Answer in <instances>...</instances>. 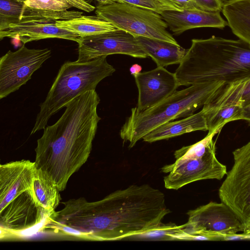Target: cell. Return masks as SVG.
I'll use <instances>...</instances> for the list:
<instances>
[{
	"label": "cell",
	"mask_w": 250,
	"mask_h": 250,
	"mask_svg": "<svg viewBox=\"0 0 250 250\" xmlns=\"http://www.w3.org/2000/svg\"><path fill=\"white\" fill-rule=\"evenodd\" d=\"M51 55L48 48L29 49L24 45L0 58V99L18 90L31 79Z\"/></svg>",
	"instance_id": "obj_10"
},
{
	"label": "cell",
	"mask_w": 250,
	"mask_h": 250,
	"mask_svg": "<svg viewBox=\"0 0 250 250\" xmlns=\"http://www.w3.org/2000/svg\"><path fill=\"white\" fill-rule=\"evenodd\" d=\"M102 56L85 62H67L59 70L44 101L40 104L31 135L43 129L50 118L78 96L95 90L115 69Z\"/></svg>",
	"instance_id": "obj_5"
},
{
	"label": "cell",
	"mask_w": 250,
	"mask_h": 250,
	"mask_svg": "<svg viewBox=\"0 0 250 250\" xmlns=\"http://www.w3.org/2000/svg\"><path fill=\"white\" fill-rule=\"evenodd\" d=\"M170 30L175 35L193 28L212 27L223 29L228 25L219 12H208L200 9L183 11L167 10L161 14Z\"/></svg>",
	"instance_id": "obj_15"
},
{
	"label": "cell",
	"mask_w": 250,
	"mask_h": 250,
	"mask_svg": "<svg viewBox=\"0 0 250 250\" xmlns=\"http://www.w3.org/2000/svg\"><path fill=\"white\" fill-rule=\"evenodd\" d=\"M95 90L78 96L66 106L60 119L43 129L37 140L36 168L46 173L60 191L86 162L101 118Z\"/></svg>",
	"instance_id": "obj_1"
},
{
	"label": "cell",
	"mask_w": 250,
	"mask_h": 250,
	"mask_svg": "<svg viewBox=\"0 0 250 250\" xmlns=\"http://www.w3.org/2000/svg\"></svg>",
	"instance_id": "obj_33"
},
{
	"label": "cell",
	"mask_w": 250,
	"mask_h": 250,
	"mask_svg": "<svg viewBox=\"0 0 250 250\" xmlns=\"http://www.w3.org/2000/svg\"><path fill=\"white\" fill-rule=\"evenodd\" d=\"M129 70L130 74L134 76L141 72L142 67L137 63L134 64L130 67Z\"/></svg>",
	"instance_id": "obj_29"
},
{
	"label": "cell",
	"mask_w": 250,
	"mask_h": 250,
	"mask_svg": "<svg viewBox=\"0 0 250 250\" xmlns=\"http://www.w3.org/2000/svg\"><path fill=\"white\" fill-rule=\"evenodd\" d=\"M34 162L21 160L0 166V228L20 233L44 222L47 213L33 189Z\"/></svg>",
	"instance_id": "obj_3"
},
{
	"label": "cell",
	"mask_w": 250,
	"mask_h": 250,
	"mask_svg": "<svg viewBox=\"0 0 250 250\" xmlns=\"http://www.w3.org/2000/svg\"><path fill=\"white\" fill-rule=\"evenodd\" d=\"M185 230L192 240H227L241 238L245 227L223 202H210L187 212Z\"/></svg>",
	"instance_id": "obj_8"
},
{
	"label": "cell",
	"mask_w": 250,
	"mask_h": 250,
	"mask_svg": "<svg viewBox=\"0 0 250 250\" xmlns=\"http://www.w3.org/2000/svg\"><path fill=\"white\" fill-rule=\"evenodd\" d=\"M218 133H208L199 142L175 151V162L162 168L168 174L164 177L165 187L178 189L191 183L203 180H221L227 173L226 166L216 158L215 142Z\"/></svg>",
	"instance_id": "obj_6"
},
{
	"label": "cell",
	"mask_w": 250,
	"mask_h": 250,
	"mask_svg": "<svg viewBox=\"0 0 250 250\" xmlns=\"http://www.w3.org/2000/svg\"><path fill=\"white\" fill-rule=\"evenodd\" d=\"M208 130L205 117L201 110L184 119L161 125L145 135L143 139L145 142L152 143L192 131Z\"/></svg>",
	"instance_id": "obj_16"
},
{
	"label": "cell",
	"mask_w": 250,
	"mask_h": 250,
	"mask_svg": "<svg viewBox=\"0 0 250 250\" xmlns=\"http://www.w3.org/2000/svg\"><path fill=\"white\" fill-rule=\"evenodd\" d=\"M78 62H85L112 54H124L137 58L148 56L132 34L120 29L80 37Z\"/></svg>",
	"instance_id": "obj_11"
},
{
	"label": "cell",
	"mask_w": 250,
	"mask_h": 250,
	"mask_svg": "<svg viewBox=\"0 0 250 250\" xmlns=\"http://www.w3.org/2000/svg\"><path fill=\"white\" fill-rule=\"evenodd\" d=\"M197 8L208 12H221L224 1L223 0H194Z\"/></svg>",
	"instance_id": "obj_26"
},
{
	"label": "cell",
	"mask_w": 250,
	"mask_h": 250,
	"mask_svg": "<svg viewBox=\"0 0 250 250\" xmlns=\"http://www.w3.org/2000/svg\"><path fill=\"white\" fill-rule=\"evenodd\" d=\"M10 38L24 43L42 39L58 38L78 42L80 37L56 25V21L49 20L24 21L11 24L0 31V39Z\"/></svg>",
	"instance_id": "obj_14"
},
{
	"label": "cell",
	"mask_w": 250,
	"mask_h": 250,
	"mask_svg": "<svg viewBox=\"0 0 250 250\" xmlns=\"http://www.w3.org/2000/svg\"><path fill=\"white\" fill-rule=\"evenodd\" d=\"M136 38L143 50L155 62L157 67L179 64L188 51L179 44L144 37Z\"/></svg>",
	"instance_id": "obj_17"
},
{
	"label": "cell",
	"mask_w": 250,
	"mask_h": 250,
	"mask_svg": "<svg viewBox=\"0 0 250 250\" xmlns=\"http://www.w3.org/2000/svg\"><path fill=\"white\" fill-rule=\"evenodd\" d=\"M116 2L125 3L152 10L159 14L163 11L171 10L161 0H116Z\"/></svg>",
	"instance_id": "obj_24"
},
{
	"label": "cell",
	"mask_w": 250,
	"mask_h": 250,
	"mask_svg": "<svg viewBox=\"0 0 250 250\" xmlns=\"http://www.w3.org/2000/svg\"><path fill=\"white\" fill-rule=\"evenodd\" d=\"M223 82H212L189 86L176 91L159 104L143 111L131 110L120 132L121 139L129 142V148L155 128L168 122L186 117L203 107Z\"/></svg>",
	"instance_id": "obj_4"
},
{
	"label": "cell",
	"mask_w": 250,
	"mask_h": 250,
	"mask_svg": "<svg viewBox=\"0 0 250 250\" xmlns=\"http://www.w3.org/2000/svg\"><path fill=\"white\" fill-rule=\"evenodd\" d=\"M222 12L232 33L250 44V0H226Z\"/></svg>",
	"instance_id": "obj_19"
},
{
	"label": "cell",
	"mask_w": 250,
	"mask_h": 250,
	"mask_svg": "<svg viewBox=\"0 0 250 250\" xmlns=\"http://www.w3.org/2000/svg\"><path fill=\"white\" fill-rule=\"evenodd\" d=\"M56 25L71 31L80 37L104 33L117 29L98 16H81L68 20L56 21Z\"/></svg>",
	"instance_id": "obj_21"
},
{
	"label": "cell",
	"mask_w": 250,
	"mask_h": 250,
	"mask_svg": "<svg viewBox=\"0 0 250 250\" xmlns=\"http://www.w3.org/2000/svg\"><path fill=\"white\" fill-rule=\"evenodd\" d=\"M29 7L50 11H66L72 6L66 0H26Z\"/></svg>",
	"instance_id": "obj_23"
},
{
	"label": "cell",
	"mask_w": 250,
	"mask_h": 250,
	"mask_svg": "<svg viewBox=\"0 0 250 250\" xmlns=\"http://www.w3.org/2000/svg\"><path fill=\"white\" fill-rule=\"evenodd\" d=\"M185 224L177 226L173 223L164 224L150 231L127 238V240H192L185 230Z\"/></svg>",
	"instance_id": "obj_22"
},
{
	"label": "cell",
	"mask_w": 250,
	"mask_h": 250,
	"mask_svg": "<svg viewBox=\"0 0 250 250\" xmlns=\"http://www.w3.org/2000/svg\"><path fill=\"white\" fill-rule=\"evenodd\" d=\"M242 100L244 108L250 105V79L246 82L245 88L242 92Z\"/></svg>",
	"instance_id": "obj_28"
},
{
	"label": "cell",
	"mask_w": 250,
	"mask_h": 250,
	"mask_svg": "<svg viewBox=\"0 0 250 250\" xmlns=\"http://www.w3.org/2000/svg\"><path fill=\"white\" fill-rule=\"evenodd\" d=\"M243 117V120L247 121L250 125V105L244 108Z\"/></svg>",
	"instance_id": "obj_30"
},
{
	"label": "cell",
	"mask_w": 250,
	"mask_h": 250,
	"mask_svg": "<svg viewBox=\"0 0 250 250\" xmlns=\"http://www.w3.org/2000/svg\"><path fill=\"white\" fill-rule=\"evenodd\" d=\"M26 0H0V31L14 23L30 21L68 20L80 17L78 11H50L28 6Z\"/></svg>",
	"instance_id": "obj_13"
},
{
	"label": "cell",
	"mask_w": 250,
	"mask_h": 250,
	"mask_svg": "<svg viewBox=\"0 0 250 250\" xmlns=\"http://www.w3.org/2000/svg\"><path fill=\"white\" fill-rule=\"evenodd\" d=\"M138 90L136 108L146 110L161 102L180 86L175 73L163 67L140 72L134 76Z\"/></svg>",
	"instance_id": "obj_12"
},
{
	"label": "cell",
	"mask_w": 250,
	"mask_h": 250,
	"mask_svg": "<svg viewBox=\"0 0 250 250\" xmlns=\"http://www.w3.org/2000/svg\"><path fill=\"white\" fill-rule=\"evenodd\" d=\"M171 10L183 11L188 10L199 9L194 0H161Z\"/></svg>",
	"instance_id": "obj_25"
},
{
	"label": "cell",
	"mask_w": 250,
	"mask_h": 250,
	"mask_svg": "<svg viewBox=\"0 0 250 250\" xmlns=\"http://www.w3.org/2000/svg\"><path fill=\"white\" fill-rule=\"evenodd\" d=\"M95 13L117 29L135 37H147L178 44L167 31V24L161 15L152 10L125 3L115 2L99 5Z\"/></svg>",
	"instance_id": "obj_7"
},
{
	"label": "cell",
	"mask_w": 250,
	"mask_h": 250,
	"mask_svg": "<svg viewBox=\"0 0 250 250\" xmlns=\"http://www.w3.org/2000/svg\"><path fill=\"white\" fill-rule=\"evenodd\" d=\"M244 106L243 103H215L208 101L202 107L208 133H219L227 123L243 120Z\"/></svg>",
	"instance_id": "obj_18"
},
{
	"label": "cell",
	"mask_w": 250,
	"mask_h": 250,
	"mask_svg": "<svg viewBox=\"0 0 250 250\" xmlns=\"http://www.w3.org/2000/svg\"><path fill=\"white\" fill-rule=\"evenodd\" d=\"M244 235L247 238H250V230L241 233Z\"/></svg>",
	"instance_id": "obj_32"
},
{
	"label": "cell",
	"mask_w": 250,
	"mask_h": 250,
	"mask_svg": "<svg viewBox=\"0 0 250 250\" xmlns=\"http://www.w3.org/2000/svg\"><path fill=\"white\" fill-rule=\"evenodd\" d=\"M233 164L219 189L221 202L250 230V141L232 152Z\"/></svg>",
	"instance_id": "obj_9"
},
{
	"label": "cell",
	"mask_w": 250,
	"mask_h": 250,
	"mask_svg": "<svg viewBox=\"0 0 250 250\" xmlns=\"http://www.w3.org/2000/svg\"><path fill=\"white\" fill-rule=\"evenodd\" d=\"M180 86L212 82L233 83L250 79V44L214 36L192 39L174 72Z\"/></svg>",
	"instance_id": "obj_2"
},
{
	"label": "cell",
	"mask_w": 250,
	"mask_h": 250,
	"mask_svg": "<svg viewBox=\"0 0 250 250\" xmlns=\"http://www.w3.org/2000/svg\"><path fill=\"white\" fill-rule=\"evenodd\" d=\"M99 3V5H105L116 2V0H95Z\"/></svg>",
	"instance_id": "obj_31"
},
{
	"label": "cell",
	"mask_w": 250,
	"mask_h": 250,
	"mask_svg": "<svg viewBox=\"0 0 250 250\" xmlns=\"http://www.w3.org/2000/svg\"><path fill=\"white\" fill-rule=\"evenodd\" d=\"M66 0L72 7L87 12H91L95 9V7L94 6L88 3L86 0Z\"/></svg>",
	"instance_id": "obj_27"
},
{
	"label": "cell",
	"mask_w": 250,
	"mask_h": 250,
	"mask_svg": "<svg viewBox=\"0 0 250 250\" xmlns=\"http://www.w3.org/2000/svg\"><path fill=\"white\" fill-rule=\"evenodd\" d=\"M32 185L37 202L49 216L60 202V191L46 173L36 168L33 174Z\"/></svg>",
	"instance_id": "obj_20"
}]
</instances>
